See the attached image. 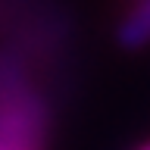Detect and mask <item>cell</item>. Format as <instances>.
<instances>
[{
    "mask_svg": "<svg viewBox=\"0 0 150 150\" xmlns=\"http://www.w3.org/2000/svg\"><path fill=\"white\" fill-rule=\"evenodd\" d=\"M138 150H150V141H147V144H141V147H138Z\"/></svg>",
    "mask_w": 150,
    "mask_h": 150,
    "instance_id": "obj_2",
    "label": "cell"
},
{
    "mask_svg": "<svg viewBox=\"0 0 150 150\" xmlns=\"http://www.w3.org/2000/svg\"><path fill=\"white\" fill-rule=\"evenodd\" d=\"M116 41L122 50H141L150 44V0H138L128 16L116 28Z\"/></svg>",
    "mask_w": 150,
    "mask_h": 150,
    "instance_id": "obj_1",
    "label": "cell"
}]
</instances>
